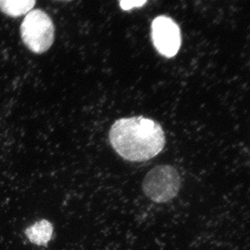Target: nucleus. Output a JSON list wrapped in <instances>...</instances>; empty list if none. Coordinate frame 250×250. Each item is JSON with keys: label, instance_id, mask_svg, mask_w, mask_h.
<instances>
[{"label": "nucleus", "instance_id": "f03ea898", "mask_svg": "<svg viewBox=\"0 0 250 250\" xmlns=\"http://www.w3.org/2000/svg\"><path fill=\"white\" fill-rule=\"evenodd\" d=\"M21 35L22 42L31 52L45 53L54 43L55 27L53 21L42 10H31L21 24Z\"/></svg>", "mask_w": 250, "mask_h": 250}, {"label": "nucleus", "instance_id": "0eeeda50", "mask_svg": "<svg viewBox=\"0 0 250 250\" xmlns=\"http://www.w3.org/2000/svg\"><path fill=\"white\" fill-rule=\"evenodd\" d=\"M147 1V0H121L120 6L124 11H129L135 8L142 7Z\"/></svg>", "mask_w": 250, "mask_h": 250}, {"label": "nucleus", "instance_id": "6e6552de", "mask_svg": "<svg viewBox=\"0 0 250 250\" xmlns=\"http://www.w3.org/2000/svg\"><path fill=\"white\" fill-rule=\"evenodd\" d=\"M56 1H65V2H69V1H72V0H56Z\"/></svg>", "mask_w": 250, "mask_h": 250}, {"label": "nucleus", "instance_id": "423d86ee", "mask_svg": "<svg viewBox=\"0 0 250 250\" xmlns=\"http://www.w3.org/2000/svg\"><path fill=\"white\" fill-rule=\"evenodd\" d=\"M36 0H0L1 12L11 17L27 14L35 6Z\"/></svg>", "mask_w": 250, "mask_h": 250}, {"label": "nucleus", "instance_id": "7ed1b4c3", "mask_svg": "<svg viewBox=\"0 0 250 250\" xmlns=\"http://www.w3.org/2000/svg\"><path fill=\"white\" fill-rule=\"evenodd\" d=\"M142 187L145 195L149 200L156 203H166L179 193L180 176L172 166H156L146 174Z\"/></svg>", "mask_w": 250, "mask_h": 250}, {"label": "nucleus", "instance_id": "f257e3e1", "mask_svg": "<svg viewBox=\"0 0 250 250\" xmlns=\"http://www.w3.org/2000/svg\"><path fill=\"white\" fill-rule=\"evenodd\" d=\"M112 147L123 159L147 161L159 154L166 144L160 125L142 116L121 118L109 131Z\"/></svg>", "mask_w": 250, "mask_h": 250}, {"label": "nucleus", "instance_id": "39448f33", "mask_svg": "<svg viewBox=\"0 0 250 250\" xmlns=\"http://www.w3.org/2000/svg\"><path fill=\"white\" fill-rule=\"evenodd\" d=\"M53 226L47 220H41L26 229L24 233L29 241L39 246H46L53 234Z\"/></svg>", "mask_w": 250, "mask_h": 250}, {"label": "nucleus", "instance_id": "20e7f679", "mask_svg": "<svg viewBox=\"0 0 250 250\" xmlns=\"http://www.w3.org/2000/svg\"><path fill=\"white\" fill-rule=\"evenodd\" d=\"M151 37L157 52L166 58L177 55L182 45L180 28L168 16L154 18L151 25Z\"/></svg>", "mask_w": 250, "mask_h": 250}]
</instances>
